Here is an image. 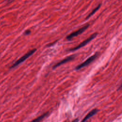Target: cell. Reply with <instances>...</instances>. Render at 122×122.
I'll use <instances>...</instances> for the list:
<instances>
[{
  "label": "cell",
  "instance_id": "obj_12",
  "mask_svg": "<svg viewBox=\"0 0 122 122\" xmlns=\"http://www.w3.org/2000/svg\"><path fill=\"white\" fill-rule=\"evenodd\" d=\"M10 0H9V1H10Z\"/></svg>",
  "mask_w": 122,
  "mask_h": 122
},
{
  "label": "cell",
  "instance_id": "obj_11",
  "mask_svg": "<svg viewBox=\"0 0 122 122\" xmlns=\"http://www.w3.org/2000/svg\"><path fill=\"white\" fill-rule=\"evenodd\" d=\"M122 89V84H121V85L120 86V87H119V90H120V89Z\"/></svg>",
  "mask_w": 122,
  "mask_h": 122
},
{
  "label": "cell",
  "instance_id": "obj_4",
  "mask_svg": "<svg viewBox=\"0 0 122 122\" xmlns=\"http://www.w3.org/2000/svg\"><path fill=\"white\" fill-rule=\"evenodd\" d=\"M97 35V33H93L92 34L90 37H89L88 39H86L85 40H84V41H83L82 42H81L79 45H78V46L71 49L70 50V51H75V50H77L81 48L82 47L85 46L86 44H87L88 42H89L91 41H92V39H93Z\"/></svg>",
  "mask_w": 122,
  "mask_h": 122
},
{
  "label": "cell",
  "instance_id": "obj_5",
  "mask_svg": "<svg viewBox=\"0 0 122 122\" xmlns=\"http://www.w3.org/2000/svg\"><path fill=\"white\" fill-rule=\"evenodd\" d=\"M74 58V55H71V56H69L65 58H64V59L61 60L60 61L58 62V63H57L56 64H55L53 66V69H55L58 67H59V66L63 64H64L72 60H73Z\"/></svg>",
  "mask_w": 122,
  "mask_h": 122
},
{
  "label": "cell",
  "instance_id": "obj_6",
  "mask_svg": "<svg viewBox=\"0 0 122 122\" xmlns=\"http://www.w3.org/2000/svg\"><path fill=\"white\" fill-rule=\"evenodd\" d=\"M98 110L97 109H94L92 110L91 111H90L86 116L85 117L82 119V120L81 122H86V121L88 120L90 117L93 116L94 115H95L98 112Z\"/></svg>",
  "mask_w": 122,
  "mask_h": 122
},
{
  "label": "cell",
  "instance_id": "obj_7",
  "mask_svg": "<svg viewBox=\"0 0 122 122\" xmlns=\"http://www.w3.org/2000/svg\"><path fill=\"white\" fill-rule=\"evenodd\" d=\"M48 112H47L46 113H44L43 114H42V115H41V116L37 117L36 118L33 119V120H32L31 121H30V122H40L44 118H45L48 114Z\"/></svg>",
  "mask_w": 122,
  "mask_h": 122
},
{
  "label": "cell",
  "instance_id": "obj_1",
  "mask_svg": "<svg viewBox=\"0 0 122 122\" xmlns=\"http://www.w3.org/2000/svg\"><path fill=\"white\" fill-rule=\"evenodd\" d=\"M36 51V49H32V50L29 51L27 53H26L23 56H22L21 58H20L19 59H18L17 61H16L10 67V68H14V67H16L17 66H18V65H19L21 63H22L23 61H24L25 60H26L28 58H29L30 56H31L33 53H34Z\"/></svg>",
  "mask_w": 122,
  "mask_h": 122
},
{
  "label": "cell",
  "instance_id": "obj_2",
  "mask_svg": "<svg viewBox=\"0 0 122 122\" xmlns=\"http://www.w3.org/2000/svg\"><path fill=\"white\" fill-rule=\"evenodd\" d=\"M97 54L95 53L93 55H92V56H91L90 57H89V58H88L84 62H83L82 63H81L79 65H78V66H77L75 68V69L78 70H79V69L89 65L90 63H91L92 61H93L95 59V58L97 57Z\"/></svg>",
  "mask_w": 122,
  "mask_h": 122
},
{
  "label": "cell",
  "instance_id": "obj_3",
  "mask_svg": "<svg viewBox=\"0 0 122 122\" xmlns=\"http://www.w3.org/2000/svg\"><path fill=\"white\" fill-rule=\"evenodd\" d=\"M88 26H89L88 24H87V25L83 26L79 30H78L72 32L69 35L67 36V37H66V39L69 41L71 40L73 38H74V37L77 36V35H78L81 34V33H82L88 27Z\"/></svg>",
  "mask_w": 122,
  "mask_h": 122
},
{
  "label": "cell",
  "instance_id": "obj_8",
  "mask_svg": "<svg viewBox=\"0 0 122 122\" xmlns=\"http://www.w3.org/2000/svg\"><path fill=\"white\" fill-rule=\"evenodd\" d=\"M100 6H101V4H99V5H98L95 8H94V9L93 10H92V11L89 14V15L87 16V18H89L90 16H91L94 13H95V12H96V11H97V10L99 9V8L100 7Z\"/></svg>",
  "mask_w": 122,
  "mask_h": 122
},
{
  "label": "cell",
  "instance_id": "obj_9",
  "mask_svg": "<svg viewBox=\"0 0 122 122\" xmlns=\"http://www.w3.org/2000/svg\"><path fill=\"white\" fill-rule=\"evenodd\" d=\"M78 121H79V119H75V120L72 121L71 122H78Z\"/></svg>",
  "mask_w": 122,
  "mask_h": 122
},
{
  "label": "cell",
  "instance_id": "obj_10",
  "mask_svg": "<svg viewBox=\"0 0 122 122\" xmlns=\"http://www.w3.org/2000/svg\"><path fill=\"white\" fill-rule=\"evenodd\" d=\"M30 32V30H27V31H25V33L26 34H28L29 33H30V32Z\"/></svg>",
  "mask_w": 122,
  "mask_h": 122
}]
</instances>
